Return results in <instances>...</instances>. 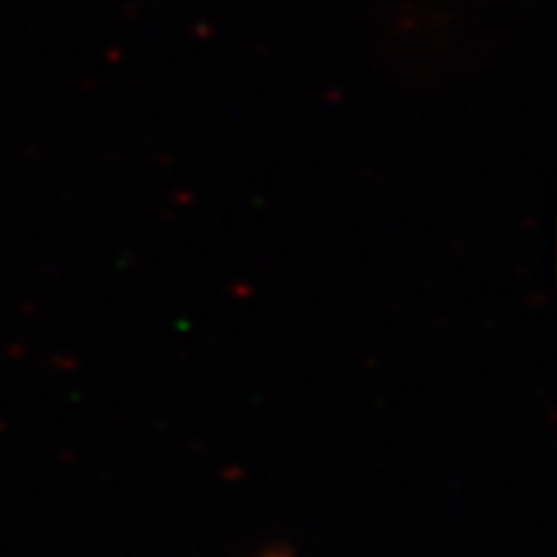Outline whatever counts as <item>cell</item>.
Segmentation results:
<instances>
[{
	"instance_id": "cell-1",
	"label": "cell",
	"mask_w": 557,
	"mask_h": 557,
	"mask_svg": "<svg viewBox=\"0 0 557 557\" xmlns=\"http://www.w3.org/2000/svg\"><path fill=\"white\" fill-rule=\"evenodd\" d=\"M268 557H287V555H282V552H273V555H268Z\"/></svg>"
}]
</instances>
